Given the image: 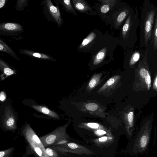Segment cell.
Wrapping results in <instances>:
<instances>
[{
	"label": "cell",
	"instance_id": "obj_1",
	"mask_svg": "<svg viewBox=\"0 0 157 157\" xmlns=\"http://www.w3.org/2000/svg\"><path fill=\"white\" fill-rule=\"evenodd\" d=\"M140 35L139 46L146 48L151 43L157 7L149 0H144L140 7Z\"/></svg>",
	"mask_w": 157,
	"mask_h": 157
},
{
	"label": "cell",
	"instance_id": "obj_2",
	"mask_svg": "<svg viewBox=\"0 0 157 157\" xmlns=\"http://www.w3.org/2000/svg\"><path fill=\"white\" fill-rule=\"evenodd\" d=\"M139 24L138 10L136 7L127 17L122 30V38L129 48L135 47L137 40V30Z\"/></svg>",
	"mask_w": 157,
	"mask_h": 157
},
{
	"label": "cell",
	"instance_id": "obj_3",
	"mask_svg": "<svg viewBox=\"0 0 157 157\" xmlns=\"http://www.w3.org/2000/svg\"><path fill=\"white\" fill-rule=\"evenodd\" d=\"M22 133L28 144L29 147L37 157H49L40 138L29 124H27L25 125Z\"/></svg>",
	"mask_w": 157,
	"mask_h": 157
},
{
	"label": "cell",
	"instance_id": "obj_4",
	"mask_svg": "<svg viewBox=\"0 0 157 157\" xmlns=\"http://www.w3.org/2000/svg\"><path fill=\"white\" fill-rule=\"evenodd\" d=\"M68 123L63 126L57 127L52 132L39 138L45 147L54 145L57 142L61 140H68L69 136L66 132Z\"/></svg>",
	"mask_w": 157,
	"mask_h": 157
},
{
	"label": "cell",
	"instance_id": "obj_5",
	"mask_svg": "<svg viewBox=\"0 0 157 157\" xmlns=\"http://www.w3.org/2000/svg\"><path fill=\"white\" fill-rule=\"evenodd\" d=\"M56 151L62 153L69 152L78 154H92L93 151L85 147L74 143H67L61 146H55Z\"/></svg>",
	"mask_w": 157,
	"mask_h": 157
},
{
	"label": "cell",
	"instance_id": "obj_6",
	"mask_svg": "<svg viewBox=\"0 0 157 157\" xmlns=\"http://www.w3.org/2000/svg\"><path fill=\"white\" fill-rule=\"evenodd\" d=\"M2 123L3 127L7 130L13 131L17 128L16 117L13 111L9 107H6L5 110Z\"/></svg>",
	"mask_w": 157,
	"mask_h": 157
},
{
	"label": "cell",
	"instance_id": "obj_7",
	"mask_svg": "<svg viewBox=\"0 0 157 157\" xmlns=\"http://www.w3.org/2000/svg\"><path fill=\"white\" fill-rule=\"evenodd\" d=\"M157 12L152 31V39L147 47V59L149 60L157 55Z\"/></svg>",
	"mask_w": 157,
	"mask_h": 157
},
{
	"label": "cell",
	"instance_id": "obj_8",
	"mask_svg": "<svg viewBox=\"0 0 157 157\" xmlns=\"http://www.w3.org/2000/svg\"><path fill=\"white\" fill-rule=\"evenodd\" d=\"M81 109V111L86 112L90 114L101 117H105L104 109L96 103L87 102L83 104Z\"/></svg>",
	"mask_w": 157,
	"mask_h": 157
},
{
	"label": "cell",
	"instance_id": "obj_9",
	"mask_svg": "<svg viewBox=\"0 0 157 157\" xmlns=\"http://www.w3.org/2000/svg\"><path fill=\"white\" fill-rule=\"evenodd\" d=\"M141 135L137 136L136 138V152H140L144 151L147 147L150 139V132L148 131L141 134Z\"/></svg>",
	"mask_w": 157,
	"mask_h": 157
},
{
	"label": "cell",
	"instance_id": "obj_10",
	"mask_svg": "<svg viewBox=\"0 0 157 157\" xmlns=\"http://www.w3.org/2000/svg\"><path fill=\"white\" fill-rule=\"evenodd\" d=\"M0 81H3L8 76L13 75H16V70L10 66L5 62L0 59Z\"/></svg>",
	"mask_w": 157,
	"mask_h": 157
},
{
	"label": "cell",
	"instance_id": "obj_11",
	"mask_svg": "<svg viewBox=\"0 0 157 157\" xmlns=\"http://www.w3.org/2000/svg\"><path fill=\"white\" fill-rule=\"evenodd\" d=\"M1 31L9 32H20L23 29L20 24L13 23H1L0 25Z\"/></svg>",
	"mask_w": 157,
	"mask_h": 157
},
{
	"label": "cell",
	"instance_id": "obj_12",
	"mask_svg": "<svg viewBox=\"0 0 157 157\" xmlns=\"http://www.w3.org/2000/svg\"><path fill=\"white\" fill-rule=\"evenodd\" d=\"M32 107L37 111L46 115L52 118L56 119L60 118L59 115L57 113L45 106L41 105H32Z\"/></svg>",
	"mask_w": 157,
	"mask_h": 157
},
{
	"label": "cell",
	"instance_id": "obj_13",
	"mask_svg": "<svg viewBox=\"0 0 157 157\" xmlns=\"http://www.w3.org/2000/svg\"><path fill=\"white\" fill-rule=\"evenodd\" d=\"M20 53L41 59L54 61L56 59L51 56L44 54L35 52L28 49H21L20 50Z\"/></svg>",
	"mask_w": 157,
	"mask_h": 157
},
{
	"label": "cell",
	"instance_id": "obj_14",
	"mask_svg": "<svg viewBox=\"0 0 157 157\" xmlns=\"http://www.w3.org/2000/svg\"><path fill=\"white\" fill-rule=\"evenodd\" d=\"M124 120L126 130L128 135L131 136L132 133L131 129L133 126V111L130 110L128 113H125Z\"/></svg>",
	"mask_w": 157,
	"mask_h": 157
},
{
	"label": "cell",
	"instance_id": "obj_15",
	"mask_svg": "<svg viewBox=\"0 0 157 157\" xmlns=\"http://www.w3.org/2000/svg\"><path fill=\"white\" fill-rule=\"evenodd\" d=\"M46 3L48 9L52 17L58 24H60L62 19L59 8L54 6L50 0L46 1Z\"/></svg>",
	"mask_w": 157,
	"mask_h": 157
},
{
	"label": "cell",
	"instance_id": "obj_16",
	"mask_svg": "<svg viewBox=\"0 0 157 157\" xmlns=\"http://www.w3.org/2000/svg\"><path fill=\"white\" fill-rule=\"evenodd\" d=\"M120 78L119 75H115L109 79L107 82L99 89L98 93H101L103 91L111 88L116 85Z\"/></svg>",
	"mask_w": 157,
	"mask_h": 157
},
{
	"label": "cell",
	"instance_id": "obj_17",
	"mask_svg": "<svg viewBox=\"0 0 157 157\" xmlns=\"http://www.w3.org/2000/svg\"><path fill=\"white\" fill-rule=\"evenodd\" d=\"M72 1L75 8L80 12H85L91 9L90 7L83 0H73Z\"/></svg>",
	"mask_w": 157,
	"mask_h": 157
},
{
	"label": "cell",
	"instance_id": "obj_18",
	"mask_svg": "<svg viewBox=\"0 0 157 157\" xmlns=\"http://www.w3.org/2000/svg\"><path fill=\"white\" fill-rule=\"evenodd\" d=\"M0 51L8 53L17 60H20L10 47L1 39L0 40Z\"/></svg>",
	"mask_w": 157,
	"mask_h": 157
},
{
	"label": "cell",
	"instance_id": "obj_19",
	"mask_svg": "<svg viewBox=\"0 0 157 157\" xmlns=\"http://www.w3.org/2000/svg\"><path fill=\"white\" fill-rule=\"evenodd\" d=\"M102 73H101L95 74L91 79L87 86V89L89 90H92L94 88L99 82Z\"/></svg>",
	"mask_w": 157,
	"mask_h": 157
},
{
	"label": "cell",
	"instance_id": "obj_20",
	"mask_svg": "<svg viewBox=\"0 0 157 157\" xmlns=\"http://www.w3.org/2000/svg\"><path fill=\"white\" fill-rule=\"evenodd\" d=\"M106 47L104 48L97 53L93 61L94 65L98 64L104 59L106 55Z\"/></svg>",
	"mask_w": 157,
	"mask_h": 157
},
{
	"label": "cell",
	"instance_id": "obj_21",
	"mask_svg": "<svg viewBox=\"0 0 157 157\" xmlns=\"http://www.w3.org/2000/svg\"><path fill=\"white\" fill-rule=\"evenodd\" d=\"M96 34L94 32H91L83 40L79 47V48L80 49L83 48L92 41L96 37Z\"/></svg>",
	"mask_w": 157,
	"mask_h": 157
},
{
	"label": "cell",
	"instance_id": "obj_22",
	"mask_svg": "<svg viewBox=\"0 0 157 157\" xmlns=\"http://www.w3.org/2000/svg\"><path fill=\"white\" fill-rule=\"evenodd\" d=\"M81 126L92 129H104L103 127L101 125L96 123H83L81 124Z\"/></svg>",
	"mask_w": 157,
	"mask_h": 157
},
{
	"label": "cell",
	"instance_id": "obj_23",
	"mask_svg": "<svg viewBox=\"0 0 157 157\" xmlns=\"http://www.w3.org/2000/svg\"><path fill=\"white\" fill-rule=\"evenodd\" d=\"M14 150V147H11L0 152V157H11Z\"/></svg>",
	"mask_w": 157,
	"mask_h": 157
},
{
	"label": "cell",
	"instance_id": "obj_24",
	"mask_svg": "<svg viewBox=\"0 0 157 157\" xmlns=\"http://www.w3.org/2000/svg\"><path fill=\"white\" fill-rule=\"evenodd\" d=\"M45 150L47 154L49 157H59L57 152L54 149L46 147Z\"/></svg>",
	"mask_w": 157,
	"mask_h": 157
},
{
	"label": "cell",
	"instance_id": "obj_25",
	"mask_svg": "<svg viewBox=\"0 0 157 157\" xmlns=\"http://www.w3.org/2000/svg\"><path fill=\"white\" fill-rule=\"evenodd\" d=\"M63 1V6L67 10L71 12H74V9L71 5L70 0H64Z\"/></svg>",
	"mask_w": 157,
	"mask_h": 157
},
{
	"label": "cell",
	"instance_id": "obj_26",
	"mask_svg": "<svg viewBox=\"0 0 157 157\" xmlns=\"http://www.w3.org/2000/svg\"><path fill=\"white\" fill-rule=\"evenodd\" d=\"M112 6L109 4H104L101 7L100 11L102 13H106L109 11L110 7Z\"/></svg>",
	"mask_w": 157,
	"mask_h": 157
},
{
	"label": "cell",
	"instance_id": "obj_27",
	"mask_svg": "<svg viewBox=\"0 0 157 157\" xmlns=\"http://www.w3.org/2000/svg\"><path fill=\"white\" fill-rule=\"evenodd\" d=\"M98 1L104 4H109L112 6H113L116 3L117 1L114 0H101Z\"/></svg>",
	"mask_w": 157,
	"mask_h": 157
},
{
	"label": "cell",
	"instance_id": "obj_28",
	"mask_svg": "<svg viewBox=\"0 0 157 157\" xmlns=\"http://www.w3.org/2000/svg\"><path fill=\"white\" fill-rule=\"evenodd\" d=\"M145 81L147 85L148 89H149L151 86V79L150 75L145 78Z\"/></svg>",
	"mask_w": 157,
	"mask_h": 157
},
{
	"label": "cell",
	"instance_id": "obj_29",
	"mask_svg": "<svg viewBox=\"0 0 157 157\" xmlns=\"http://www.w3.org/2000/svg\"><path fill=\"white\" fill-rule=\"evenodd\" d=\"M94 132L98 136H101L105 134L106 133V132L101 129H98L94 131Z\"/></svg>",
	"mask_w": 157,
	"mask_h": 157
},
{
	"label": "cell",
	"instance_id": "obj_30",
	"mask_svg": "<svg viewBox=\"0 0 157 157\" xmlns=\"http://www.w3.org/2000/svg\"><path fill=\"white\" fill-rule=\"evenodd\" d=\"M6 95L3 91H2L0 94V100L2 102H4L6 99Z\"/></svg>",
	"mask_w": 157,
	"mask_h": 157
},
{
	"label": "cell",
	"instance_id": "obj_31",
	"mask_svg": "<svg viewBox=\"0 0 157 157\" xmlns=\"http://www.w3.org/2000/svg\"><path fill=\"white\" fill-rule=\"evenodd\" d=\"M112 138L111 137H109L107 136H104L99 138L98 140L100 142H104L109 139H111Z\"/></svg>",
	"mask_w": 157,
	"mask_h": 157
},
{
	"label": "cell",
	"instance_id": "obj_32",
	"mask_svg": "<svg viewBox=\"0 0 157 157\" xmlns=\"http://www.w3.org/2000/svg\"><path fill=\"white\" fill-rule=\"evenodd\" d=\"M68 141V140L64 139L59 141L55 144L56 145H62L67 143Z\"/></svg>",
	"mask_w": 157,
	"mask_h": 157
},
{
	"label": "cell",
	"instance_id": "obj_33",
	"mask_svg": "<svg viewBox=\"0 0 157 157\" xmlns=\"http://www.w3.org/2000/svg\"><path fill=\"white\" fill-rule=\"evenodd\" d=\"M153 87L155 90L157 89V74L154 80Z\"/></svg>",
	"mask_w": 157,
	"mask_h": 157
},
{
	"label": "cell",
	"instance_id": "obj_34",
	"mask_svg": "<svg viewBox=\"0 0 157 157\" xmlns=\"http://www.w3.org/2000/svg\"><path fill=\"white\" fill-rule=\"evenodd\" d=\"M6 0H1L0 1V8H2L5 5Z\"/></svg>",
	"mask_w": 157,
	"mask_h": 157
}]
</instances>
